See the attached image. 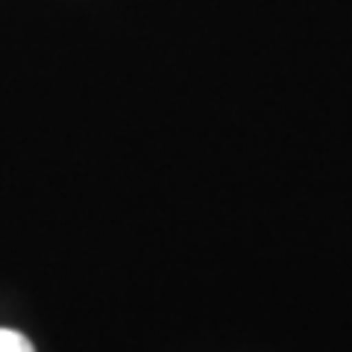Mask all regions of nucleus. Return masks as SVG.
Listing matches in <instances>:
<instances>
[{"instance_id": "nucleus-1", "label": "nucleus", "mask_w": 352, "mask_h": 352, "mask_svg": "<svg viewBox=\"0 0 352 352\" xmlns=\"http://www.w3.org/2000/svg\"><path fill=\"white\" fill-rule=\"evenodd\" d=\"M0 352H32V344L12 329H0Z\"/></svg>"}]
</instances>
